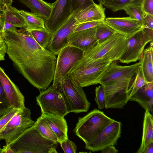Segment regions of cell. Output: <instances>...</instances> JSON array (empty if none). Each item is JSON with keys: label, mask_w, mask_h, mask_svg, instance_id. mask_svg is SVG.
<instances>
[{"label": "cell", "mask_w": 153, "mask_h": 153, "mask_svg": "<svg viewBox=\"0 0 153 153\" xmlns=\"http://www.w3.org/2000/svg\"><path fill=\"white\" fill-rule=\"evenodd\" d=\"M143 27L153 30V16L144 13L143 23Z\"/></svg>", "instance_id": "74e56055"}, {"label": "cell", "mask_w": 153, "mask_h": 153, "mask_svg": "<svg viewBox=\"0 0 153 153\" xmlns=\"http://www.w3.org/2000/svg\"><path fill=\"white\" fill-rule=\"evenodd\" d=\"M115 120L97 109L78 118L74 131L87 144L91 142L107 126Z\"/></svg>", "instance_id": "8992f818"}, {"label": "cell", "mask_w": 153, "mask_h": 153, "mask_svg": "<svg viewBox=\"0 0 153 153\" xmlns=\"http://www.w3.org/2000/svg\"><path fill=\"white\" fill-rule=\"evenodd\" d=\"M96 32V27L74 32L70 37L68 45L78 48L84 53L87 52L98 43Z\"/></svg>", "instance_id": "e0dca14e"}, {"label": "cell", "mask_w": 153, "mask_h": 153, "mask_svg": "<svg viewBox=\"0 0 153 153\" xmlns=\"http://www.w3.org/2000/svg\"><path fill=\"white\" fill-rule=\"evenodd\" d=\"M4 41L2 37L0 34V42Z\"/></svg>", "instance_id": "f6af8a7d"}, {"label": "cell", "mask_w": 153, "mask_h": 153, "mask_svg": "<svg viewBox=\"0 0 153 153\" xmlns=\"http://www.w3.org/2000/svg\"><path fill=\"white\" fill-rule=\"evenodd\" d=\"M128 38L118 33L84 53L81 59L88 62L100 63L119 60L126 49Z\"/></svg>", "instance_id": "3957f363"}, {"label": "cell", "mask_w": 153, "mask_h": 153, "mask_svg": "<svg viewBox=\"0 0 153 153\" xmlns=\"http://www.w3.org/2000/svg\"><path fill=\"white\" fill-rule=\"evenodd\" d=\"M2 153H15V152L9 145H6L3 146Z\"/></svg>", "instance_id": "b9f144b4"}, {"label": "cell", "mask_w": 153, "mask_h": 153, "mask_svg": "<svg viewBox=\"0 0 153 153\" xmlns=\"http://www.w3.org/2000/svg\"><path fill=\"white\" fill-rule=\"evenodd\" d=\"M134 79H132L128 89L129 98L133 95L140 88L148 83L146 81L142 68L140 65L135 74Z\"/></svg>", "instance_id": "f546056e"}, {"label": "cell", "mask_w": 153, "mask_h": 153, "mask_svg": "<svg viewBox=\"0 0 153 153\" xmlns=\"http://www.w3.org/2000/svg\"><path fill=\"white\" fill-rule=\"evenodd\" d=\"M35 122L31 117L30 110L25 107L14 114L1 131L0 139L5 140L6 145H9Z\"/></svg>", "instance_id": "ba28073f"}, {"label": "cell", "mask_w": 153, "mask_h": 153, "mask_svg": "<svg viewBox=\"0 0 153 153\" xmlns=\"http://www.w3.org/2000/svg\"><path fill=\"white\" fill-rule=\"evenodd\" d=\"M153 30L143 28L132 36L128 38L126 50L119 60L120 62L128 64L139 60L146 45L153 43Z\"/></svg>", "instance_id": "8fae6325"}, {"label": "cell", "mask_w": 153, "mask_h": 153, "mask_svg": "<svg viewBox=\"0 0 153 153\" xmlns=\"http://www.w3.org/2000/svg\"><path fill=\"white\" fill-rule=\"evenodd\" d=\"M56 136L58 143L68 139V126L64 117L50 114H42Z\"/></svg>", "instance_id": "d6986e66"}, {"label": "cell", "mask_w": 153, "mask_h": 153, "mask_svg": "<svg viewBox=\"0 0 153 153\" xmlns=\"http://www.w3.org/2000/svg\"><path fill=\"white\" fill-rule=\"evenodd\" d=\"M152 143H153V117L149 111L146 110L143 124L142 142L136 153H143L146 146Z\"/></svg>", "instance_id": "603a6c76"}, {"label": "cell", "mask_w": 153, "mask_h": 153, "mask_svg": "<svg viewBox=\"0 0 153 153\" xmlns=\"http://www.w3.org/2000/svg\"><path fill=\"white\" fill-rule=\"evenodd\" d=\"M153 143H152L146 147L143 153H153Z\"/></svg>", "instance_id": "7bdbcfd3"}, {"label": "cell", "mask_w": 153, "mask_h": 153, "mask_svg": "<svg viewBox=\"0 0 153 153\" xmlns=\"http://www.w3.org/2000/svg\"><path fill=\"white\" fill-rule=\"evenodd\" d=\"M105 22L116 32L129 37L143 28L137 20L131 17H108Z\"/></svg>", "instance_id": "2e32d148"}, {"label": "cell", "mask_w": 153, "mask_h": 153, "mask_svg": "<svg viewBox=\"0 0 153 153\" xmlns=\"http://www.w3.org/2000/svg\"><path fill=\"white\" fill-rule=\"evenodd\" d=\"M71 15L95 4L93 0H71Z\"/></svg>", "instance_id": "1f68e13d"}, {"label": "cell", "mask_w": 153, "mask_h": 153, "mask_svg": "<svg viewBox=\"0 0 153 153\" xmlns=\"http://www.w3.org/2000/svg\"><path fill=\"white\" fill-rule=\"evenodd\" d=\"M13 2V0H0V8L5 4L11 5Z\"/></svg>", "instance_id": "ee69618b"}, {"label": "cell", "mask_w": 153, "mask_h": 153, "mask_svg": "<svg viewBox=\"0 0 153 153\" xmlns=\"http://www.w3.org/2000/svg\"><path fill=\"white\" fill-rule=\"evenodd\" d=\"M123 10L130 17L138 21L143 26L144 12L141 6H130Z\"/></svg>", "instance_id": "4dcf8cb0"}, {"label": "cell", "mask_w": 153, "mask_h": 153, "mask_svg": "<svg viewBox=\"0 0 153 153\" xmlns=\"http://www.w3.org/2000/svg\"><path fill=\"white\" fill-rule=\"evenodd\" d=\"M10 107L0 81V117Z\"/></svg>", "instance_id": "e575fe53"}, {"label": "cell", "mask_w": 153, "mask_h": 153, "mask_svg": "<svg viewBox=\"0 0 153 153\" xmlns=\"http://www.w3.org/2000/svg\"><path fill=\"white\" fill-rule=\"evenodd\" d=\"M1 23V19H0V24Z\"/></svg>", "instance_id": "7dc6e473"}, {"label": "cell", "mask_w": 153, "mask_h": 153, "mask_svg": "<svg viewBox=\"0 0 153 153\" xmlns=\"http://www.w3.org/2000/svg\"><path fill=\"white\" fill-rule=\"evenodd\" d=\"M54 86L62 96L69 113L88 111L90 103L82 87L68 74Z\"/></svg>", "instance_id": "5b68a950"}, {"label": "cell", "mask_w": 153, "mask_h": 153, "mask_svg": "<svg viewBox=\"0 0 153 153\" xmlns=\"http://www.w3.org/2000/svg\"><path fill=\"white\" fill-rule=\"evenodd\" d=\"M6 45L4 41L0 42V61L5 60L6 53Z\"/></svg>", "instance_id": "ab89813d"}, {"label": "cell", "mask_w": 153, "mask_h": 153, "mask_svg": "<svg viewBox=\"0 0 153 153\" xmlns=\"http://www.w3.org/2000/svg\"><path fill=\"white\" fill-rule=\"evenodd\" d=\"M1 36L6 53L18 71L40 91L46 89L54 78L56 55L41 46L24 27H12Z\"/></svg>", "instance_id": "6da1fadb"}, {"label": "cell", "mask_w": 153, "mask_h": 153, "mask_svg": "<svg viewBox=\"0 0 153 153\" xmlns=\"http://www.w3.org/2000/svg\"><path fill=\"white\" fill-rule=\"evenodd\" d=\"M19 110L13 106H10L0 117V133L13 116Z\"/></svg>", "instance_id": "d6a6232c"}, {"label": "cell", "mask_w": 153, "mask_h": 153, "mask_svg": "<svg viewBox=\"0 0 153 153\" xmlns=\"http://www.w3.org/2000/svg\"><path fill=\"white\" fill-rule=\"evenodd\" d=\"M95 100L99 109H102L105 108V97L103 88L99 85L95 89Z\"/></svg>", "instance_id": "836d02e7"}, {"label": "cell", "mask_w": 153, "mask_h": 153, "mask_svg": "<svg viewBox=\"0 0 153 153\" xmlns=\"http://www.w3.org/2000/svg\"><path fill=\"white\" fill-rule=\"evenodd\" d=\"M30 31L36 42L42 47L46 49L51 39L53 33L46 28L33 30Z\"/></svg>", "instance_id": "83f0119b"}, {"label": "cell", "mask_w": 153, "mask_h": 153, "mask_svg": "<svg viewBox=\"0 0 153 153\" xmlns=\"http://www.w3.org/2000/svg\"><path fill=\"white\" fill-rule=\"evenodd\" d=\"M0 81L10 107L20 110L23 109L25 107L24 96L0 66Z\"/></svg>", "instance_id": "9a60e30c"}, {"label": "cell", "mask_w": 153, "mask_h": 153, "mask_svg": "<svg viewBox=\"0 0 153 153\" xmlns=\"http://www.w3.org/2000/svg\"><path fill=\"white\" fill-rule=\"evenodd\" d=\"M19 12L26 22V26L25 28L29 31L46 28L45 20L38 15L23 10H19Z\"/></svg>", "instance_id": "484cf974"}, {"label": "cell", "mask_w": 153, "mask_h": 153, "mask_svg": "<svg viewBox=\"0 0 153 153\" xmlns=\"http://www.w3.org/2000/svg\"><path fill=\"white\" fill-rule=\"evenodd\" d=\"M79 24L76 19L71 16L66 21L53 33L51 39L46 48L55 55L68 45L70 37Z\"/></svg>", "instance_id": "4fadbf2b"}, {"label": "cell", "mask_w": 153, "mask_h": 153, "mask_svg": "<svg viewBox=\"0 0 153 153\" xmlns=\"http://www.w3.org/2000/svg\"><path fill=\"white\" fill-rule=\"evenodd\" d=\"M36 99L42 114H50L64 117L69 113L64 99L56 86L52 85L40 91Z\"/></svg>", "instance_id": "9c48e42d"}, {"label": "cell", "mask_w": 153, "mask_h": 153, "mask_svg": "<svg viewBox=\"0 0 153 153\" xmlns=\"http://www.w3.org/2000/svg\"><path fill=\"white\" fill-rule=\"evenodd\" d=\"M36 128L45 138L58 142V139L46 120L41 115L34 123Z\"/></svg>", "instance_id": "4316f807"}, {"label": "cell", "mask_w": 153, "mask_h": 153, "mask_svg": "<svg viewBox=\"0 0 153 153\" xmlns=\"http://www.w3.org/2000/svg\"><path fill=\"white\" fill-rule=\"evenodd\" d=\"M0 18L3 25L4 22H6L17 27L25 28L26 26L25 20L19 10L11 5L5 4L0 8Z\"/></svg>", "instance_id": "44dd1931"}, {"label": "cell", "mask_w": 153, "mask_h": 153, "mask_svg": "<svg viewBox=\"0 0 153 153\" xmlns=\"http://www.w3.org/2000/svg\"><path fill=\"white\" fill-rule=\"evenodd\" d=\"M101 21H94L80 23L76 27L74 32L85 30L95 27Z\"/></svg>", "instance_id": "8d00e7d4"}, {"label": "cell", "mask_w": 153, "mask_h": 153, "mask_svg": "<svg viewBox=\"0 0 153 153\" xmlns=\"http://www.w3.org/2000/svg\"><path fill=\"white\" fill-rule=\"evenodd\" d=\"M84 52L76 47L68 45L57 55L52 85H58L74 65L83 57Z\"/></svg>", "instance_id": "30bf717a"}, {"label": "cell", "mask_w": 153, "mask_h": 153, "mask_svg": "<svg viewBox=\"0 0 153 153\" xmlns=\"http://www.w3.org/2000/svg\"><path fill=\"white\" fill-rule=\"evenodd\" d=\"M25 5L34 13L43 18L45 21L48 18L52 8L53 3L43 0H17Z\"/></svg>", "instance_id": "7402d4cb"}, {"label": "cell", "mask_w": 153, "mask_h": 153, "mask_svg": "<svg viewBox=\"0 0 153 153\" xmlns=\"http://www.w3.org/2000/svg\"><path fill=\"white\" fill-rule=\"evenodd\" d=\"M128 101L137 102L146 110L153 113V82L147 83L129 98Z\"/></svg>", "instance_id": "ffe728a7"}, {"label": "cell", "mask_w": 153, "mask_h": 153, "mask_svg": "<svg viewBox=\"0 0 153 153\" xmlns=\"http://www.w3.org/2000/svg\"><path fill=\"white\" fill-rule=\"evenodd\" d=\"M153 48L150 45L144 50L139 59L147 82H153Z\"/></svg>", "instance_id": "cb8c5ba5"}, {"label": "cell", "mask_w": 153, "mask_h": 153, "mask_svg": "<svg viewBox=\"0 0 153 153\" xmlns=\"http://www.w3.org/2000/svg\"><path fill=\"white\" fill-rule=\"evenodd\" d=\"M99 3L114 12L130 6L142 5L143 0H98Z\"/></svg>", "instance_id": "d4e9b609"}, {"label": "cell", "mask_w": 153, "mask_h": 153, "mask_svg": "<svg viewBox=\"0 0 153 153\" xmlns=\"http://www.w3.org/2000/svg\"><path fill=\"white\" fill-rule=\"evenodd\" d=\"M122 125L114 120L105 128L93 140L86 144L85 148L93 152L101 151L109 146L117 145L121 136Z\"/></svg>", "instance_id": "7c38bea8"}, {"label": "cell", "mask_w": 153, "mask_h": 153, "mask_svg": "<svg viewBox=\"0 0 153 153\" xmlns=\"http://www.w3.org/2000/svg\"><path fill=\"white\" fill-rule=\"evenodd\" d=\"M105 8L102 4H94L76 13L74 16L80 23L105 20Z\"/></svg>", "instance_id": "ac0fdd59"}, {"label": "cell", "mask_w": 153, "mask_h": 153, "mask_svg": "<svg viewBox=\"0 0 153 153\" xmlns=\"http://www.w3.org/2000/svg\"><path fill=\"white\" fill-rule=\"evenodd\" d=\"M2 149L0 146V153H2Z\"/></svg>", "instance_id": "bcb514c9"}, {"label": "cell", "mask_w": 153, "mask_h": 153, "mask_svg": "<svg viewBox=\"0 0 153 153\" xmlns=\"http://www.w3.org/2000/svg\"><path fill=\"white\" fill-rule=\"evenodd\" d=\"M111 62L98 64L86 62L81 59L68 74L82 87L100 84L104 74Z\"/></svg>", "instance_id": "52a82bcc"}, {"label": "cell", "mask_w": 153, "mask_h": 153, "mask_svg": "<svg viewBox=\"0 0 153 153\" xmlns=\"http://www.w3.org/2000/svg\"><path fill=\"white\" fill-rule=\"evenodd\" d=\"M71 0H56L53 3L50 15L45 21V28L52 33L54 32L71 16Z\"/></svg>", "instance_id": "5bb4252c"}, {"label": "cell", "mask_w": 153, "mask_h": 153, "mask_svg": "<svg viewBox=\"0 0 153 153\" xmlns=\"http://www.w3.org/2000/svg\"><path fill=\"white\" fill-rule=\"evenodd\" d=\"M141 7L144 13L153 16V0H143Z\"/></svg>", "instance_id": "f35d334b"}, {"label": "cell", "mask_w": 153, "mask_h": 153, "mask_svg": "<svg viewBox=\"0 0 153 153\" xmlns=\"http://www.w3.org/2000/svg\"><path fill=\"white\" fill-rule=\"evenodd\" d=\"M102 153H117L118 150L114 146H108L101 150Z\"/></svg>", "instance_id": "60d3db41"}, {"label": "cell", "mask_w": 153, "mask_h": 153, "mask_svg": "<svg viewBox=\"0 0 153 153\" xmlns=\"http://www.w3.org/2000/svg\"><path fill=\"white\" fill-rule=\"evenodd\" d=\"M140 65V62L129 66L119 65L115 61L110 63L100 83L105 94V108H122L126 104L132 78Z\"/></svg>", "instance_id": "7a4b0ae2"}, {"label": "cell", "mask_w": 153, "mask_h": 153, "mask_svg": "<svg viewBox=\"0 0 153 153\" xmlns=\"http://www.w3.org/2000/svg\"><path fill=\"white\" fill-rule=\"evenodd\" d=\"M57 143L42 136L34 124L9 145L15 153H56Z\"/></svg>", "instance_id": "277c9868"}, {"label": "cell", "mask_w": 153, "mask_h": 153, "mask_svg": "<svg viewBox=\"0 0 153 153\" xmlns=\"http://www.w3.org/2000/svg\"><path fill=\"white\" fill-rule=\"evenodd\" d=\"M96 36L98 43H100L109 38L116 31L105 22L101 21L96 26Z\"/></svg>", "instance_id": "f1b7e54d"}, {"label": "cell", "mask_w": 153, "mask_h": 153, "mask_svg": "<svg viewBox=\"0 0 153 153\" xmlns=\"http://www.w3.org/2000/svg\"><path fill=\"white\" fill-rule=\"evenodd\" d=\"M61 146L65 153H75L77 146L71 140L68 139L60 143Z\"/></svg>", "instance_id": "d590c367"}]
</instances>
